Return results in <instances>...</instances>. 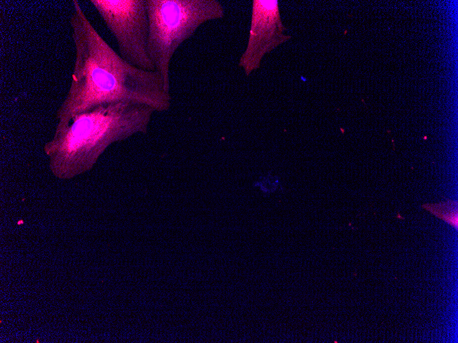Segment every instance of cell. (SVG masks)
I'll use <instances>...</instances> for the list:
<instances>
[{"label":"cell","mask_w":458,"mask_h":343,"mask_svg":"<svg viewBox=\"0 0 458 343\" xmlns=\"http://www.w3.org/2000/svg\"><path fill=\"white\" fill-rule=\"evenodd\" d=\"M69 23L75 49L71 82L56 112L58 120L99 105L130 101L156 112L170 108L171 96L156 71L140 69L123 60L101 36L80 3L72 1Z\"/></svg>","instance_id":"1"},{"label":"cell","mask_w":458,"mask_h":343,"mask_svg":"<svg viewBox=\"0 0 458 343\" xmlns=\"http://www.w3.org/2000/svg\"><path fill=\"white\" fill-rule=\"evenodd\" d=\"M154 112L145 104L119 101L58 120L43 147L51 175L70 180L89 172L111 144L146 134Z\"/></svg>","instance_id":"2"},{"label":"cell","mask_w":458,"mask_h":343,"mask_svg":"<svg viewBox=\"0 0 458 343\" xmlns=\"http://www.w3.org/2000/svg\"><path fill=\"white\" fill-rule=\"evenodd\" d=\"M147 51L154 69L170 92V64L178 48L205 22L224 16L216 0H146Z\"/></svg>","instance_id":"3"},{"label":"cell","mask_w":458,"mask_h":343,"mask_svg":"<svg viewBox=\"0 0 458 343\" xmlns=\"http://www.w3.org/2000/svg\"><path fill=\"white\" fill-rule=\"evenodd\" d=\"M117 44L120 56L140 69L155 71L147 51L146 0H89Z\"/></svg>","instance_id":"4"},{"label":"cell","mask_w":458,"mask_h":343,"mask_svg":"<svg viewBox=\"0 0 458 343\" xmlns=\"http://www.w3.org/2000/svg\"><path fill=\"white\" fill-rule=\"evenodd\" d=\"M285 30L277 0L252 1L250 36L239 64L246 75L259 68L265 53L291 38Z\"/></svg>","instance_id":"5"},{"label":"cell","mask_w":458,"mask_h":343,"mask_svg":"<svg viewBox=\"0 0 458 343\" xmlns=\"http://www.w3.org/2000/svg\"><path fill=\"white\" fill-rule=\"evenodd\" d=\"M422 207L457 230L458 205L457 201L448 200L439 203L423 204Z\"/></svg>","instance_id":"6"},{"label":"cell","mask_w":458,"mask_h":343,"mask_svg":"<svg viewBox=\"0 0 458 343\" xmlns=\"http://www.w3.org/2000/svg\"><path fill=\"white\" fill-rule=\"evenodd\" d=\"M259 189L263 192L274 193L281 188V180L277 174L267 172V174L261 175L256 182Z\"/></svg>","instance_id":"7"}]
</instances>
